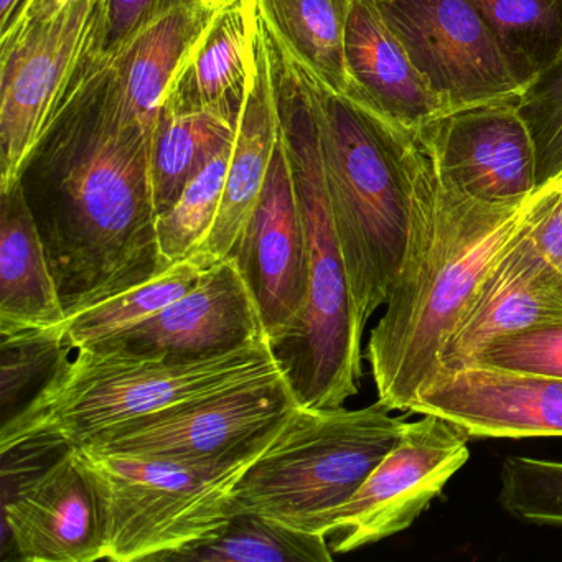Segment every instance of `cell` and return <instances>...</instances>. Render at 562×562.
Here are the masks:
<instances>
[{
    "label": "cell",
    "instance_id": "28",
    "mask_svg": "<svg viewBox=\"0 0 562 562\" xmlns=\"http://www.w3.org/2000/svg\"><path fill=\"white\" fill-rule=\"evenodd\" d=\"M233 144L196 170L177 202L157 218L160 252L167 265L192 259L209 238L222 205Z\"/></svg>",
    "mask_w": 562,
    "mask_h": 562
},
{
    "label": "cell",
    "instance_id": "1",
    "mask_svg": "<svg viewBox=\"0 0 562 562\" xmlns=\"http://www.w3.org/2000/svg\"><path fill=\"white\" fill-rule=\"evenodd\" d=\"M153 133L127 123L100 54L78 78L21 180L67 317L170 268L150 177Z\"/></svg>",
    "mask_w": 562,
    "mask_h": 562
},
{
    "label": "cell",
    "instance_id": "15",
    "mask_svg": "<svg viewBox=\"0 0 562 562\" xmlns=\"http://www.w3.org/2000/svg\"><path fill=\"white\" fill-rule=\"evenodd\" d=\"M2 542L22 562L104 559L100 506L74 447L38 472L4 482Z\"/></svg>",
    "mask_w": 562,
    "mask_h": 562
},
{
    "label": "cell",
    "instance_id": "11",
    "mask_svg": "<svg viewBox=\"0 0 562 562\" xmlns=\"http://www.w3.org/2000/svg\"><path fill=\"white\" fill-rule=\"evenodd\" d=\"M376 4L447 114L521 97V85L472 0Z\"/></svg>",
    "mask_w": 562,
    "mask_h": 562
},
{
    "label": "cell",
    "instance_id": "6",
    "mask_svg": "<svg viewBox=\"0 0 562 562\" xmlns=\"http://www.w3.org/2000/svg\"><path fill=\"white\" fill-rule=\"evenodd\" d=\"M393 413L381 401L361 409L297 404L233 488L232 515L325 536L328 518L400 440L406 417Z\"/></svg>",
    "mask_w": 562,
    "mask_h": 562
},
{
    "label": "cell",
    "instance_id": "12",
    "mask_svg": "<svg viewBox=\"0 0 562 562\" xmlns=\"http://www.w3.org/2000/svg\"><path fill=\"white\" fill-rule=\"evenodd\" d=\"M229 256L258 302L272 347L297 324L308 289L307 233L282 136L258 206Z\"/></svg>",
    "mask_w": 562,
    "mask_h": 562
},
{
    "label": "cell",
    "instance_id": "7",
    "mask_svg": "<svg viewBox=\"0 0 562 562\" xmlns=\"http://www.w3.org/2000/svg\"><path fill=\"white\" fill-rule=\"evenodd\" d=\"M100 506L104 559L167 561L232 516V493L256 457L186 463L74 447ZM261 456V453H259Z\"/></svg>",
    "mask_w": 562,
    "mask_h": 562
},
{
    "label": "cell",
    "instance_id": "8",
    "mask_svg": "<svg viewBox=\"0 0 562 562\" xmlns=\"http://www.w3.org/2000/svg\"><path fill=\"white\" fill-rule=\"evenodd\" d=\"M106 0H71L0 38V192L14 187L91 60Z\"/></svg>",
    "mask_w": 562,
    "mask_h": 562
},
{
    "label": "cell",
    "instance_id": "4",
    "mask_svg": "<svg viewBox=\"0 0 562 562\" xmlns=\"http://www.w3.org/2000/svg\"><path fill=\"white\" fill-rule=\"evenodd\" d=\"M307 77L335 232L364 328L406 262L426 146L367 104L335 93L308 68Z\"/></svg>",
    "mask_w": 562,
    "mask_h": 562
},
{
    "label": "cell",
    "instance_id": "32",
    "mask_svg": "<svg viewBox=\"0 0 562 562\" xmlns=\"http://www.w3.org/2000/svg\"><path fill=\"white\" fill-rule=\"evenodd\" d=\"M470 364L562 378V321L498 338Z\"/></svg>",
    "mask_w": 562,
    "mask_h": 562
},
{
    "label": "cell",
    "instance_id": "5",
    "mask_svg": "<svg viewBox=\"0 0 562 562\" xmlns=\"http://www.w3.org/2000/svg\"><path fill=\"white\" fill-rule=\"evenodd\" d=\"M279 370L268 337L192 360L80 348L2 423L0 452L24 443L87 447L131 420Z\"/></svg>",
    "mask_w": 562,
    "mask_h": 562
},
{
    "label": "cell",
    "instance_id": "22",
    "mask_svg": "<svg viewBox=\"0 0 562 562\" xmlns=\"http://www.w3.org/2000/svg\"><path fill=\"white\" fill-rule=\"evenodd\" d=\"M255 32L256 0H225L170 85L164 106L226 111L239 116Z\"/></svg>",
    "mask_w": 562,
    "mask_h": 562
},
{
    "label": "cell",
    "instance_id": "17",
    "mask_svg": "<svg viewBox=\"0 0 562 562\" xmlns=\"http://www.w3.org/2000/svg\"><path fill=\"white\" fill-rule=\"evenodd\" d=\"M531 229L503 255L476 292L443 345L440 368L465 367L498 338L562 321V271L539 251Z\"/></svg>",
    "mask_w": 562,
    "mask_h": 562
},
{
    "label": "cell",
    "instance_id": "3",
    "mask_svg": "<svg viewBox=\"0 0 562 562\" xmlns=\"http://www.w3.org/2000/svg\"><path fill=\"white\" fill-rule=\"evenodd\" d=\"M271 58L281 136L297 189L308 243V289L301 317L272 345L302 407L344 406L360 393L364 328L335 232L307 68L259 18Z\"/></svg>",
    "mask_w": 562,
    "mask_h": 562
},
{
    "label": "cell",
    "instance_id": "25",
    "mask_svg": "<svg viewBox=\"0 0 562 562\" xmlns=\"http://www.w3.org/2000/svg\"><path fill=\"white\" fill-rule=\"evenodd\" d=\"M334 558L325 536L256 513H236L209 538L173 552L167 562H330Z\"/></svg>",
    "mask_w": 562,
    "mask_h": 562
},
{
    "label": "cell",
    "instance_id": "18",
    "mask_svg": "<svg viewBox=\"0 0 562 562\" xmlns=\"http://www.w3.org/2000/svg\"><path fill=\"white\" fill-rule=\"evenodd\" d=\"M279 136L281 121L271 58L256 8L251 70L239 111L238 130L233 144L222 205L209 238L192 258L200 268H212L216 262L228 258L238 245L261 199Z\"/></svg>",
    "mask_w": 562,
    "mask_h": 562
},
{
    "label": "cell",
    "instance_id": "26",
    "mask_svg": "<svg viewBox=\"0 0 562 562\" xmlns=\"http://www.w3.org/2000/svg\"><path fill=\"white\" fill-rule=\"evenodd\" d=\"M522 91L562 54V0H472Z\"/></svg>",
    "mask_w": 562,
    "mask_h": 562
},
{
    "label": "cell",
    "instance_id": "34",
    "mask_svg": "<svg viewBox=\"0 0 562 562\" xmlns=\"http://www.w3.org/2000/svg\"><path fill=\"white\" fill-rule=\"evenodd\" d=\"M21 2L22 0H0V27H4L8 24L9 19L18 11Z\"/></svg>",
    "mask_w": 562,
    "mask_h": 562
},
{
    "label": "cell",
    "instance_id": "19",
    "mask_svg": "<svg viewBox=\"0 0 562 562\" xmlns=\"http://www.w3.org/2000/svg\"><path fill=\"white\" fill-rule=\"evenodd\" d=\"M350 98L401 130L420 134L446 116L406 48L384 21L376 0H351L345 41Z\"/></svg>",
    "mask_w": 562,
    "mask_h": 562
},
{
    "label": "cell",
    "instance_id": "9",
    "mask_svg": "<svg viewBox=\"0 0 562 562\" xmlns=\"http://www.w3.org/2000/svg\"><path fill=\"white\" fill-rule=\"evenodd\" d=\"M297 406L282 371L108 430L87 449L186 463H233L258 457Z\"/></svg>",
    "mask_w": 562,
    "mask_h": 562
},
{
    "label": "cell",
    "instance_id": "14",
    "mask_svg": "<svg viewBox=\"0 0 562 562\" xmlns=\"http://www.w3.org/2000/svg\"><path fill=\"white\" fill-rule=\"evenodd\" d=\"M417 136L437 173L473 199L516 203L538 189L535 144L518 100L453 111Z\"/></svg>",
    "mask_w": 562,
    "mask_h": 562
},
{
    "label": "cell",
    "instance_id": "24",
    "mask_svg": "<svg viewBox=\"0 0 562 562\" xmlns=\"http://www.w3.org/2000/svg\"><path fill=\"white\" fill-rule=\"evenodd\" d=\"M266 24L335 93L353 90L345 54L351 0H256Z\"/></svg>",
    "mask_w": 562,
    "mask_h": 562
},
{
    "label": "cell",
    "instance_id": "23",
    "mask_svg": "<svg viewBox=\"0 0 562 562\" xmlns=\"http://www.w3.org/2000/svg\"><path fill=\"white\" fill-rule=\"evenodd\" d=\"M238 117L226 111L162 108L150 149V177L159 215L177 202L196 170L235 143Z\"/></svg>",
    "mask_w": 562,
    "mask_h": 562
},
{
    "label": "cell",
    "instance_id": "33",
    "mask_svg": "<svg viewBox=\"0 0 562 562\" xmlns=\"http://www.w3.org/2000/svg\"><path fill=\"white\" fill-rule=\"evenodd\" d=\"M186 0H106L104 52L120 50L150 22L183 4Z\"/></svg>",
    "mask_w": 562,
    "mask_h": 562
},
{
    "label": "cell",
    "instance_id": "10",
    "mask_svg": "<svg viewBox=\"0 0 562 562\" xmlns=\"http://www.w3.org/2000/svg\"><path fill=\"white\" fill-rule=\"evenodd\" d=\"M406 420L396 446L325 525L335 555L406 531L469 462V434L437 414Z\"/></svg>",
    "mask_w": 562,
    "mask_h": 562
},
{
    "label": "cell",
    "instance_id": "31",
    "mask_svg": "<svg viewBox=\"0 0 562 562\" xmlns=\"http://www.w3.org/2000/svg\"><path fill=\"white\" fill-rule=\"evenodd\" d=\"M518 111L535 144L539 187L562 172V54L525 88Z\"/></svg>",
    "mask_w": 562,
    "mask_h": 562
},
{
    "label": "cell",
    "instance_id": "30",
    "mask_svg": "<svg viewBox=\"0 0 562 562\" xmlns=\"http://www.w3.org/2000/svg\"><path fill=\"white\" fill-rule=\"evenodd\" d=\"M499 480V503L509 515L535 525L562 526V462L509 456Z\"/></svg>",
    "mask_w": 562,
    "mask_h": 562
},
{
    "label": "cell",
    "instance_id": "20",
    "mask_svg": "<svg viewBox=\"0 0 562 562\" xmlns=\"http://www.w3.org/2000/svg\"><path fill=\"white\" fill-rule=\"evenodd\" d=\"M225 0H186L106 54L108 77L127 123L154 133L170 85Z\"/></svg>",
    "mask_w": 562,
    "mask_h": 562
},
{
    "label": "cell",
    "instance_id": "13",
    "mask_svg": "<svg viewBox=\"0 0 562 562\" xmlns=\"http://www.w3.org/2000/svg\"><path fill=\"white\" fill-rule=\"evenodd\" d=\"M265 337L258 302L238 262L228 256L160 314L85 348L192 360L228 353Z\"/></svg>",
    "mask_w": 562,
    "mask_h": 562
},
{
    "label": "cell",
    "instance_id": "16",
    "mask_svg": "<svg viewBox=\"0 0 562 562\" xmlns=\"http://www.w3.org/2000/svg\"><path fill=\"white\" fill-rule=\"evenodd\" d=\"M409 413L437 414L470 439L562 437V378L483 364L440 368Z\"/></svg>",
    "mask_w": 562,
    "mask_h": 562
},
{
    "label": "cell",
    "instance_id": "2",
    "mask_svg": "<svg viewBox=\"0 0 562 562\" xmlns=\"http://www.w3.org/2000/svg\"><path fill=\"white\" fill-rule=\"evenodd\" d=\"M549 196L551 180L521 202L473 199L437 173L426 146L413 241L364 353L384 406L409 413L476 292L541 218Z\"/></svg>",
    "mask_w": 562,
    "mask_h": 562
},
{
    "label": "cell",
    "instance_id": "27",
    "mask_svg": "<svg viewBox=\"0 0 562 562\" xmlns=\"http://www.w3.org/2000/svg\"><path fill=\"white\" fill-rule=\"evenodd\" d=\"M205 271L186 259L144 284L71 315L65 324V345L70 351L80 350L149 321L189 292Z\"/></svg>",
    "mask_w": 562,
    "mask_h": 562
},
{
    "label": "cell",
    "instance_id": "21",
    "mask_svg": "<svg viewBox=\"0 0 562 562\" xmlns=\"http://www.w3.org/2000/svg\"><path fill=\"white\" fill-rule=\"evenodd\" d=\"M67 321L37 223L18 182L0 192V337L65 330Z\"/></svg>",
    "mask_w": 562,
    "mask_h": 562
},
{
    "label": "cell",
    "instance_id": "29",
    "mask_svg": "<svg viewBox=\"0 0 562 562\" xmlns=\"http://www.w3.org/2000/svg\"><path fill=\"white\" fill-rule=\"evenodd\" d=\"M65 330L25 331L0 337V404L2 423L14 417L54 374L65 353Z\"/></svg>",
    "mask_w": 562,
    "mask_h": 562
}]
</instances>
